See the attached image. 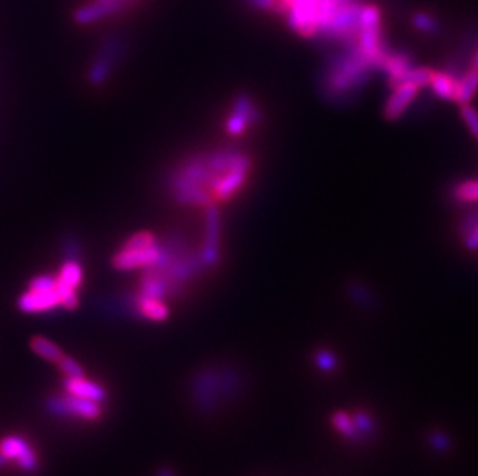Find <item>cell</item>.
Here are the masks:
<instances>
[{"label": "cell", "mask_w": 478, "mask_h": 476, "mask_svg": "<svg viewBox=\"0 0 478 476\" xmlns=\"http://www.w3.org/2000/svg\"><path fill=\"white\" fill-rule=\"evenodd\" d=\"M237 167H251V159L234 150L197 155L172 175L173 197L181 204L209 207L215 201L214 194L218 184Z\"/></svg>", "instance_id": "1"}, {"label": "cell", "mask_w": 478, "mask_h": 476, "mask_svg": "<svg viewBox=\"0 0 478 476\" xmlns=\"http://www.w3.org/2000/svg\"><path fill=\"white\" fill-rule=\"evenodd\" d=\"M245 376L232 365L206 366L194 376L191 382V399L195 410L211 414L220 405L231 402L245 390Z\"/></svg>", "instance_id": "2"}, {"label": "cell", "mask_w": 478, "mask_h": 476, "mask_svg": "<svg viewBox=\"0 0 478 476\" xmlns=\"http://www.w3.org/2000/svg\"><path fill=\"white\" fill-rule=\"evenodd\" d=\"M375 65L362 55L358 44L350 51L331 59L322 78V90L330 99H345L367 82L370 70Z\"/></svg>", "instance_id": "3"}, {"label": "cell", "mask_w": 478, "mask_h": 476, "mask_svg": "<svg viewBox=\"0 0 478 476\" xmlns=\"http://www.w3.org/2000/svg\"><path fill=\"white\" fill-rule=\"evenodd\" d=\"M45 409H47V411L53 414V416L65 419L72 418L93 422L102 416V406L100 402L68 393L48 397L47 402H45Z\"/></svg>", "instance_id": "4"}, {"label": "cell", "mask_w": 478, "mask_h": 476, "mask_svg": "<svg viewBox=\"0 0 478 476\" xmlns=\"http://www.w3.org/2000/svg\"><path fill=\"white\" fill-rule=\"evenodd\" d=\"M0 453L6 458L8 463L10 461L16 463L20 470H24L25 473H33L37 470V463L39 461H37L36 451L22 436H5L0 441Z\"/></svg>", "instance_id": "5"}, {"label": "cell", "mask_w": 478, "mask_h": 476, "mask_svg": "<svg viewBox=\"0 0 478 476\" xmlns=\"http://www.w3.org/2000/svg\"><path fill=\"white\" fill-rule=\"evenodd\" d=\"M259 119H260L259 110H257V107L251 101V98L241 95L235 99L232 113L226 122V128L231 135L239 136L245 132L248 126L257 124Z\"/></svg>", "instance_id": "6"}, {"label": "cell", "mask_w": 478, "mask_h": 476, "mask_svg": "<svg viewBox=\"0 0 478 476\" xmlns=\"http://www.w3.org/2000/svg\"><path fill=\"white\" fill-rule=\"evenodd\" d=\"M159 257H161V248L155 244L152 248H142V249H126L121 248L118 254L113 257L112 263L119 271H131L136 270V267L154 266Z\"/></svg>", "instance_id": "7"}, {"label": "cell", "mask_w": 478, "mask_h": 476, "mask_svg": "<svg viewBox=\"0 0 478 476\" xmlns=\"http://www.w3.org/2000/svg\"><path fill=\"white\" fill-rule=\"evenodd\" d=\"M19 310L24 312H48L60 306V297L58 288L51 289H32L19 298Z\"/></svg>", "instance_id": "8"}, {"label": "cell", "mask_w": 478, "mask_h": 476, "mask_svg": "<svg viewBox=\"0 0 478 476\" xmlns=\"http://www.w3.org/2000/svg\"><path fill=\"white\" fill-rule=\"evenodd\" d=\"M220 212L215 206H209L206 212V238L201 252L204 266H215L220 257Z\"/></svg>", "instance_id": "9"}, {"label": "cell", "mask_w": 478, "mask_h": 476, "mask_svg": "<svg viewBox=\"0 0 478 476\" xmlns=\"http://www.w3.org/2000/svg\"><path fill=\"white\" fill-rule=\"evenodd\" d=\"M121 51H123V47H121L119 37H110V39L104 44L100 58H98V60L92 67V70H90V81L93 84H101L107 78L110 68L113 62L118 59Z\"/></svg>", "instance_id": "10"}, {"label": "cell", "mask_w": 478, "mask_h": 476, "mask_svg": "<svg viewBox=\"0 0 478 476\" xmlns=\"http://www.w3.org/2000/svg\"><path fill=\"white\" fill-rule=\"evenodd\" d=\"M62 385L65 393L68 395L90 399V401L100 404H102L105 401V397H107V391H105V388L100 385V383L88 381L86 376H82V378H64Z\"/></svg>", "instance_id": "11"}, {"label": "cell", "mask_w": 478, "mask_h": 476, "mask_svg": "<svg viewBox=\"0 0 478 476\" xmlns=\"http://www.w3.org/2000/svg\"><path fill=\"white\" fill-rule=\"evenodd\" d=\"M123 8L124 4L121 2H100V0H93L92 4L84 5L74 13V20L81 25H88L96 20L113 16V14L119 13Z\"/></svg>", "instance_id": "12"}, {"label": "cell", "mask_w": 478, "mask_h": 476, "mask_svg": "<svg viewBox=\"0 0 478 476\" xmlns=\"http://www.w3.org/2000/svg\"><path fill=\"white\" fill-rule=\"evenodd\" d=\"M416 95H418V87L411 86V84H404V86L394 88L393 95L389 98V101L384 107V117L390 121L398 119L406 112L407 107L412 104Z\"/></svg>", "instance_id": "13"}, {"label": "cell", "mask_w": 478, "mask_h": 476, "mask_svg": "<svg viewBox=\"0 0 478 476\" xmlns=\"http://www.w3.org/2000/svg\"><path fill=\"white\" fill-rule=\"evenodd\" d=\"M133 306L140 316L152 322H163L169 317L168 306L164 305L161 298L146 297V296L138 294L133 300Z\"/></svg>", "instance_id": "14"}, {"label": "cell", "mask_w": 478, "mask_h": 476, "mask_svg": "<svg viewBox=\"0 0 478 476\" xmlns=\"http://www.w3.org/2000/svg\"><path fill=\"white\" fill-rule=\"evenodd\" d=\"M432 90L437 96L446 101H455L457 98V86H458V78H455L451 73H434V78H432Z\"/></svg>", "instance_id": "15"}, {"label": "cell", "mask_w": 478, "mask_h": 476, "mask_svg": "<svg viewBox=\"0 0 478 476\" xmlns=\"http://www.w3.org/2000/svg\"><path fill=\"white\" fill-rule=\"evenodd\" d=\"M331 424L335 427L338 432L343 435L345 439L356 442V444H361V442H366L367 439L361 435V432L358 430V427L354 425L353 418L350 414H347L344 411H336L333 413L331 416Z\"/></svg>", "instance_id": "16"}, {"label": "cell", "mask_w": 478, "mask_h": 476, "mask_svg": "<svg viewBox=\"0 0 478 476\" xmlns=\"http://www.w3.org/2000/svg\"><path fill=\"white\" fill-rule=\"evenodd\" d=\"M381 68L387 74H389V84L392 87L393 84L401 78V76H403L407 70H411L412 60L409 59V56L404 55V53H397V55H392L390 53V55L384 60Z\"/></svg>", "instance_id": "17"}, {"label": "cell", "mask_w": 478, "mask_h": 476, "mask_svg": "<svg viewBox=\"0 0 478 476\" xmlns=\"http://www.w3.org/2000/svg\"><path fill=\"white\" fill-rule=\"evenodd\" d=\"M29 347H32V350L37 356L48 360L51 364H58L64 356L62 350H60L55 342L45 339L42 336H34L33 339L29 341Z\"/></svg>", "instance_id": "18"}, {"label": "cell", "mask_w": 478, "mask_h": 476, "mask_svg": "<svg viewBox=\"0 0 478 476\" xmlns=\"http://www.w3.org/2000/svg\"><path fill=\"white\" fill-rule=\"evenodd\" d=\"M434 70H430V68L426 67H420V68H411V70H407L401 78L393 84V88H397L399 86H404V84H411V86L415 87H427L430 86L432 78H434Z\"/></svg>", "instance_id": "19"}, {"label": "cell", "mask_w": 478, "mask_h": 476, "mask_svg": "<svg viewBox=\"0 0 478 476\" xmlns=\"http://www.w3.org/2000/svg\"><path fill=\"white\" fill-rule=\"evenodd\" d=\"M478 90V70L472 68L469 73H466L463 76L461 79H458V86H457V98H455V101L463 104H469L470 99L474 98V95L477 93Z\"/></svg>", "instance_id": "20"}, {"label": "cell", "mask_w": 478, "mask_h": 476, "mask_svg": "<svg viewBox=\"0 0 478 476\" xmlns=\"http://www.w3.org/2000/svg\"><path fill=\"white\" fill-rule=\"evenodd\" d=\"M58 279L67 286L78 289L82 285V267L74 258H70L60 267Z\"/></svg>", "instance_id": "21"}, {"label": "cell", "mask_w": 478, "mask_h": 476, "mask_svg": "<svg viewBox=\"0 0 478 476\" xmlns=\"http://www.w3.org/2000/svg\"><path fill=\"white\" fill-rule=\"evenodd\" d=\"M453 198L461 203L478 201V181H465L453 190Z\"/></svg>", "instance_id": "22"}, {"label": "cell", "mask_w": 478, "mask_h": 476, "mask_svg": "<svg viewBox=\"0 0 478 476\" xmlns=\"http://www.w3.org/2000/svg\"><path fill=\"white\" fill-rule=\"evenodd\" d=\"M352 418H353L354 425L358 427L361 435L366 437V439H369V436L376 433V422L370 416V413L364 410H358V411H354Z\"/></svg>", "instance_id": "23"}, {"label": "cell", "mask_w": 478, "mask_h": 476, "mask_svg": "<svg viewBox=\"0 0 478 476\" xmlns=\"http://www.w3.org/2000/svg\"><path fill=\"white\" fill-rule=\"evenodd\" d=\"M427 441L432 450H435L437 453H446L452 449L451 437L443 430H432L427 435Z\"/></svg>", "instance_id": "24"}, {"label": "cell", "mask_w": 478, "mask_h": 476, "mask_svg": "<svg viewBox=\"0 0 478 476\" xmlns=\"http://www.w3.org/2000/svg\"><path fill=\"white\" fill-rule=\"evenodd\" d=\"M56 365L59 368V371L64 374V378H82V376H86L84 368L79 365L78 360H74L73 357H68L65 355Z\"/></svg>", "instance_id": "25"}, {"label": "cell", "mask_w": 478, "mask_h": 476, "mask_svg": "<svg viewBox=\"0 0 478 476\" xmlns=\"http://www.w3.org/2000/svg\"><path fill=\"white\" fill-rule=\"evenodd\" d=\"M314 364L319 370L324 373H331L336 370L338 366V359L328 350H319L314 355Z\"/></svg>", "instance_id": "26"}, {"label": "cell", "mask_w": 478, "mask_h": 476, "mask_svg": "<svg viewBox=\"0 0 478 476\" xmlns=\"http://www.w3.org/2000/svg\"><path fill=\"white\" fill-rule=\"evenodd\" d=\"M157 238L152 235L150 232H140L132 235L128 240L123 244V248L126 249H142V248H152L155 246Z\"/></svg>", "instance_id": "27"}, {"label": "cell", "mask_w": 478, "mask_h": 476, "mask_svg": "<svg viewBox=\"0 0 478 476\" xmlns=\"http://www.w3.org/2000/svg\"><path fill=\"white\" fill-rule=\"evenodd\" d=\"M461 117L467 124L470 133L478 138V112L474 109V107H470L469 104H463L461 105Z\"/></svg>", "instance_id": "28"}, {"label": "cell", "mask_w": 478, "mask_h": 476, "mask_svg": "<svg viewBox=\"0 0 478 476\" xmlns=\"http://www.w3.org/2000/svg\"><path fill=\"white\" fill-rule=\"evenodd\" d=\"M350 297L354 298V300L358 302L361 306H366V308H367V306L370 308V306H371V300H373V297L370 296L369 291H367L366 288L359 286V285L352 286V289H350Z\"/></svg>", "instance_id": "29"}, {"label": "cell", "mask_w": 478, "mask_h": 476, "mask_svg": "<svg viewBox=\"0 0 478 476\" xmlns=\"http://www.w3.org/2000/svg\"><path fill=\"white\" fill-rule=\"evenodd\" d=\"M415 25L420 29H424V32H434L437 27L435 20L427 16V14H418V16H415Z\"/></svg>", "instance_id": "30"}, {"label": "cell", "mask_w": 478, "mask_h": 476, "mask_svg": "<svg viewBox=\"0 0 478 476\" xmlns=\"http://www.w3.org/2000/svg\"><path fill=\"white\" fill-rule=\"evenodd\" d=\"M475 227H478V212L467 215V218L461 223L460 232L463 234V237H466L469 232H472Z\"/></svg>", "instance_id": "31"}, {"label": "cell", "mask_w": 478, "mask_h": 476, "mask_svg": "<svg viewBox=\"0 0 478 476\" xmlns=\"http://www.w3.org/2000/svg\"><path fill=\"white\" fill-rule=\"evenodd\" d=\"M465 243H466V248L470 251L478 249V227H475L472 232H469L465 237Z\"/></svg>", "instance_id": "32"}, {"label": "cell", "mask_w": 478, "mask_h": 476, "mask_svg": "<svg viewBox=\"0 0 478 476\" xmlns=\"http://www.w3.org/2000/svg\"><path fill=\"white\" fill-rule=\"evenodd\" d=\"M157 476H177V475L173 473V470H171V468L164 467V468H159V470L157 472Z\"/></svg>", "instance_id": "33"}, {"label": "cell", "mask_w": 478, "mask_h": 476, "mask_svg": "<svg viewBox=\"0 0 478 476\" xmlns=\"http://www.w3.org/2000/svg\"><path fill=\"white\" fill-rule=\"evenodd\" d=\"M6 463H8V461H6V458L2 455V453H0V468H2Z\"/></svg>", "instance_id": "34"}, {"label": "cell", "mask_w": 478, "mask_h": 476, "mask_svg": "<svg viewBox=\"0 0 478 476\" xmlns=\"http://www.w3.org/2000/svg\"><path fill=\"white\" fill-rule=\"evenodd\" d=\"M472 67L475 68V70H478V51H477V55H475V58H474V64H472Z\"/></svg>", "instance_id": "35"}, {"label": "cell", "mask_w": 478, "mask_h": 476, "mask_svg": "<svg viewBox=\"0 0 478 476\" xmlns=\"http://www.w3.org/2000/svg\"><path fill=\"white\" fill-rule=\"evenodd\" d=\"M124 2L128 4V2H136V0H124Z\"/></svg>", "instance_id": "36"}]
</instances>
